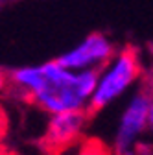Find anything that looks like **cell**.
Returning a JSON list of instances; mask_svg holds the SVG:
<instances>
[{
    "label": "cell",
    "mask_w": 153,
    "mask_h": 155,
    "mask_svg": "<svg viewBox=\"0 0 153 155\" xmlns=\"http://www.w3.org/2000/svg\"><path fill=\"white\" fill-rule=\"evenodd\" d=\"M8 94L48 114L87 111L98 85V70H70L57 59L8 70Z\"/></svg>",
    "instance_id": "6da1fadb"
},
{
    "label": "cell",
    "mask_w": 153,
    "mask_h": 155,
    "mask_svg": "<svg viewBox=\"0 0 153 155\" xmlns=\"http://www.w3.org/2000/svg\"><path fill=\"white\" fill-rule=\"evenodd\" d=\"M144 78L146 76L140 52L129 45L118 48L112 59L98 72V85L89 104V114L92 116L111 104L118 102Z\"/></svg>",
    "instance_id": "7a4b0ae2"
},
{
    "label": "cell",
    "mask_w": 153,
    "mask_h": 155,
    "mask_svg": "<svg viewBox=\"0 0 153 155\" xmlns=\"http://www.w3.org/2000/svg\"><path fill=\"white\" fill-rule=\"evenodd\" d=\"M149 111L151 100L148 92L140 87L127 100L118 118L111 150L114 155H135L142 144V135L149 131Z\"/></svg>",
    "instance_id": "3957f363"
},
{
    "label": "cell",
    "mask_w": 153,
    "mask_h": 155,
    "mask_svg": "<svg viewBox=\"0 0 153 155\" xmlns=\"http://www.w3.org/2000/svg\"><path fill=\"white\" fill-rule=\"evenodd\" d=\"M90 120L87 111H67L50 114L46 122L41 146L50 155H61L63 151L78 146Z\"/></svg>",
    "instance_id": "277c9868"
},
{
    "label": "cell",
    "mask_w": 153,
    "mask_h": 155,
    "mask_svg": "<svg viewBox=\"0 0 153 155\" xmlns=\"http://www.w3.org/2000/svg\"><path fill=\"white\" fill-rule=\"evenodd\" d=\"M116 46L103 33H89L81 41L55 57L63 67L70 70H102L116 54Z\"/></svg>",
    "instance_id": "5b68a950"
},
{
    "label": "cell",
    "mask_w": 153,
    "mask_h": 155,
    "mask_svg": "<svg viewBox=\"0 0 153 155\" xmlns=\"http://www.w3.org/2000/svg\"><path fill=\"white\" fill-rule=\"evenodd\" d=\"M74 155H114L111 146L96 140V139H89V140H81L76 146V153Z\"/></svg>",
    "instance_id": "8992f818"
},
{
    "label": "cell",
    "mask_w": 153,
    "mask_h": 155,
    "mask_svg": "<svg viewBox=\"0 0 153 155\" xmlns=\"http://www.w3.org/2000/svg\"><path fill=\"white\" fill-rule=\"evenodd\" d=\"M6 133H8V114H6L4 107L0 105V142L4 140ZM0 146H2V144H0Z\"/></svg>",
    "instance_id": "52a82bcc"
},
{
    "label": "cell",
    "mask_w": 153,
    "mask_h": 155,
    "mask_svg": "<svg viewBox=\"0 0 153 155\" xmlns=\"http://www.w3.org/2000/svg\"><path fill=\"white\" fill-rule=\"evenodd\" d=\"M142 89L148 92V96H149V100H151V105H153V72L151 74H148L146 78H144V83H142Z\"/></svg>",
    "instance_id": "ba28073f"
},
{
    "label": "cell",
    "mask_w": 153,
    "mask_h": 155,
    "mask_svg": "<svg viewBox=\"0 0 153 155\" xmlns=\"http://www.w3.org/2000/svg\"><path fill=\"white\" fill-rule=\"evenodd\" d=\"M8 83H9V78H8V70H4L0 67V94L8 91Z\"/></svg>",
    "instance_id": "9c48e42d"
},
{
    "label": "cell",
    "mask_w": 153,
    "mask_h": 155,
    "mask_svg": "<svg viewBox=\"0 0 153 155\" xmlns=\"http://www.w3.org/2000/svg\"><path fill=\"white\" fill-rule=\"evenodd\" d=\"M135 155H153V148L149 144H140Z\"/></svg>",
    "instance_id": "30bf717a"
},
{
    "label": "cell",
    "mask_w": 153,
    "mask_h": 155,
    "mask_svg": "<svg viewBox=\"0 0 153 155\" xmlns=\"http://www.w3.org/2000/svg\"><path fill=\"white\" fill-rule=\"evenodd\" d=\"M149 131L153 133V105H151V111H149Z\"/></svg>",
    "instance_id": "8fae6325"
},
{
    "label": "cell",
    "mask_w": 153,
    "mask_h": 155,
    "mask_svg": "<svg viewBox=\"0 0 153 155\" xmlns=\"http://www.w3.org/2000/svg\"><path fill=\"white\" fill-rule=\"evenodd\" d=\"M0 155H13V153H11V151H8L4 146H0Z\"/></svg>",
    "instance_id": "7c38bea8"
}]
</instances>
